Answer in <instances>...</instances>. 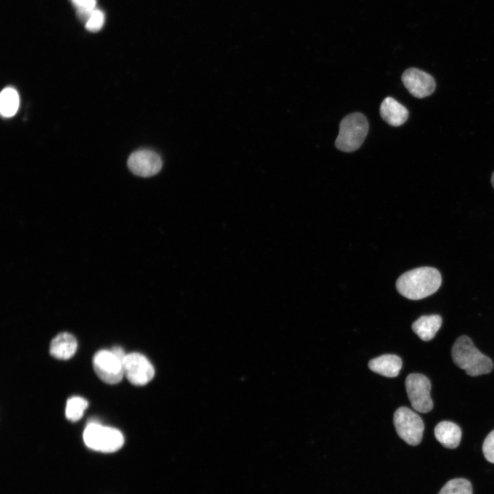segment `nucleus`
I'll return each instance as SVG.
<instances>
[{
  "mask_svg": "<svg viewBox=\"0 0 494 494\" xmlns=\"http://www.w3.org/2000/svg\"><path fill=\"white\" fill-rule=\"evenodd\" d=\"M442 277L432 267H421L401 274L396 282L398 292L411 300H420L435 293L440 287Z\"/></svg>",
  "mask_w": 494,
  "mask_h": 494,
  "instance_id": "nucleus-1",
  "label": "nucleus"
},
{
  "mask_svg": "<svg viewBox=\"0 0 494 494\" xmlns=\"http://www.w3.org/2000/svg\"><path fill=\"white\" fill-rule=\"evenodd\" d=\"M451 357L457 366L472 377L489 373L493 368L491 359L482 354L467 336L456 339L451 348Z\"/></svg>",
  "mask_w": 494,
  "mask_h": 494,
  "instance_id": "nucleus-2",
  "label": "nucleus"
},
{
  "mask_svg": "<svg viewBox=\"0 0 494 494\" xmlns=\"http://www.w3.org/2000/svg\"><path fill=\"white\" fill-rule=\"evenodd\" d=\"M368 130V123L363 114H349L340 124L339 134L335 141L336 147L346 152L357 150L363 143Z\"/></svg>",
  "mask_w": 494,
  "mask_h": 494,
  "instance_id": "nucleus-3",
  "label": "nucleus"
},
{
  "mask_svg": "<svg viewBox=\"0 0 494 494\" xmlns=\"http://www.w3.org/2000/svg\"><path fill=\"white\" fill-rule=\"evenodd\" d=\"M83 439L88 447L103 453L117 451L124 443V436L119 430L93 421L86 425Z\"/></svg>",
  "mask_w": 494,
  "mask_h": 494,
  "instance_id": "nucleus-4",
  "label": "nucleus"
},
{
  "mask_svg": "<svg viewBox=\"0 0 494 494\" xmlns=\"http://www.w3.org/2000/svg\"><path fill=\"white\" fill-rule=\"evenodd\" d=\"M399 436L410 445H419L423 437L424 424L419 414L407 407L399 408L393 416Z\"/></svg>",
  "mask_w": 494,
  "mask_h": 494,
  "instance_id": "nucleus-5",
  "label": "nucleus"
},
{
  "mask_svg": "<svg viewBox=\"0 0 494 494\" xmlns=\"http://www.w3.org/2000/svg\"><path fill=\"white\" fill-rule=\"evenodd\" d=\"M405 388L412 407L417 412L426 413L433 408L430 397L431 382L424 375L411 373L405 379Z\"/></svg>",
  "mask_w": 494,
  "mask_h": 494,
  "instance_id": "nucleus-6",
  "label": "nucleus"
},
{
  "mask_svg": "<svg viewBox=\"0 0 494 494\" xmlns=\"http://www.w3.org/2000/svg\"><path fill=\"white\" fill-rule=\"evenodd\" d=\"M93 369L104 382L115 384L124 377L123 362L111 351H98L93 358Z\"/></svg>",
  "mask_w": 494,
  "mask_h": 494,
  "instance_id": "nucleus-7",
  "label": "nucleus"
},
{
  "mask_svg": "<svg viewBox=\"0 0 494 494\" xmlns=\"http://www.w3.org/2000/svg\"><path fill=\"white\" fill-rule=\"evenodd\" d=\"M124 375L128 380L136 386H143L152 380L154 368L150 362L142 354H127L123 361Z\"/></svg>",
  "mask_w": 494,
  "mask_h": 494,
  "instance_id": "nucleus-8",
  "label": "nucleus"
},
{
  "mask_svg": "<svg viewBox=\"0 0 494 494\" xmlns=\"http://www.w3.org/2000/svg\"><path fill=\"white\" fill-rule=\"evenodd\" d=\"M127 163L131 172L141 177L152 176L162 167L160 156L150 150H140L132 153Z\"/></svg>",
  "mask_w": 494,
  "mask_h": 494,
  "instance_id": "nucleus-9",
  "label": "nucleus"
},
{
  "mask_svg": "<svg viewBox=\"0 0 494 494\" xmlns=\"http://www.w3.org/2000/svg\"><path fill=\"white\" fill-rule=\"evenodd\" d=\"M401 80L409 93L417 98L432 95L436 88V82L432 75L414 67L406 69L402 74Z\"/></svg>",
  "mask_w": 494,
  "mask_h": 494,
  "instance_id": "nucleus-10",
  "label": "nucleus"
},
{
  "mask_svg": "<svg viewBox=\"0 0 494 494\" xmlns=\"http://www.w3.org/2000/svg\"><path fill=\"white\" fill-rule=\"evenodd\" d=\"M381 118L392 126H400L408 119V109L395 99L387 97L381 102L379 108Z\"/></svg>",
  "mask_w": 494,
  "mask_h": 494,
  "instance_id": "nucleus-11",
  "label": "nucleus"
},
{
  "mask_svg": "<svg viewBox=\"0 0 494 494\" xmlns=\"http://www.w3.org/2000/svg\"><path fill=\"white\" fill-rule=\"evenodd\" d=\"M78 347L75 338L71 333L62 332L51 342L50 355L56 359L66 360L73 356Z\"/></svg>",
  "mask_w": 494,
  "mask_h": 494,
  "instance_id": "nucleus-12",
  "label": "nucleus"
},
{
  "mask_svg": "<svg viewBox=\"0 0 494 494\" xmlns=\"http://www.w3.org/2000/svg\"><path fill=\"white\" fill-rule=\"evenodd\" d=\"M401 366V358L393 354L382 355L368 362V367L371 370L387 377H397Z\"/></svg>",
  "mask_w": 494,
  "mask_h": 494,
  "instance_id": "nucleus-13",
  "label": "nucleus"
},
{
  "mask_svg": "<svg viewBox=\"0 0 494 494\" xmlns=\"http://www.w3.org/2000/svg\"><path fill=\"white\" fill-rule=\"evenodd\" d=\"M434 436L445 447L455 449L460 443L462 432L460 427L456 423L444 421L436 425Z\"/></svg>",
  "mask_w": 494,
  "mask_h": 494,
  "instance_id": "nucleus-14",
  "label": "nucleus"
},
{
  "mask_svg": "<svg viewBox=\"0 0 494 494\" xmlns=\"http://www.w3.org/2000/svg\"><path fill=\"white\" fill-rule=\"evenodd\" d=\"M442 318L439 315L422 316L412 325L413 331L423 340H432L439 330Z\"/></svg>",
  "mask_w": 494,
  "mask_h": 494,
  "instance_id": "nucleus-15",
  "label": "nucleus"
},
{
  "mask_svg": "<svg viewBox=\"0 0 494 494\" xmlns=\"http://www.w3.org/2000/svg\"><path fill=\"white\" fill-rule=\"evenodd\" d=\"M19 97L17 91L11 87L5 88L0 95V112L4 117L14 116L19 108Z\"/></svg>",
  "mask_w": 494,
  "mask_h": 494,
  "instance_id": "nucleus-16",
  "label": "nucleus"
},
{
  "mask_svg": "<svg viewBox=\"0 0 494 494\" xmlns=\"http://www.w3.org/2000/svg\"><path fill=\"white\" fill-rule=\"evenodd\" d=\"M87 407L88 402L86 399L80 397H72L67 400L65 416L71 421H78L82 418Z\"/></svg>",
  "mask_w": 494,
  "mask_h": 494,
  "instance_id": "nucleus-17",
  "label": "nucleus"
},
{
  "mask_svg": "<svg viewBox=\"0 0 494 494\" xmlns=\"http://www.w3.org/2000/svg\"><path fill=\"white\" fill-rule=\"evenodd\" d=\"M471 482L464 478H455L448 481L438 494H472Z\"/></svg>",
  "mask_w": 494,
  "mask_h": 494,
  "instance_id": "nucleus-18",
  "label": "nucleus"
},
{
  "mask_svg": "<svg viewBox=\"0 0 494 494\" xmlns=\"http://www.w3.org/2000/svg\"><path fill=\"white\" fill-rule=\"evenodd\" d=\"M104 22V13L99 10L94 9L85 27L90 32H97L102 27Z\"/></svg>",
  "mask_w": 494,
  "mask_h": 494,
  "instance_id": "nucleus-19",
  "label": "nucleus"
},
{
  "mask_svg": "<svg viewBox=\"0 0 494 494\" xmlns=\"http://www.w3.org/2000/svg\"><path fill=\"white\" fill-rule=\"evenodd\" d=\"M482 451L486 460L494 463V430L485 438L482 445Z\"/></svg>",
  "mask_w": 494,
  "mask_h": 494,
  "instance_id": "nucleus-20",
  "label": "nucleus"
},
{
  "mask_svg": "<svg viewBox=\"0 0 494 494\" xmlns=\"http://www.w3.org/2000/svg\"><path fill=\"white\" fill-rule=\"evenodd\" d=\"M78 9L93 10L95 9V0H71Z\"/></svg>",
  "mask_w": 494,
  "mask_h": 494,
  "instance_id": "nucleus-21",
  "label": "nucleus"
},
{
  "mask_svg": "<svg viewBox=\"0 0 494 494\" xmlns=\"http://www.w3.org/2000/svg\"><path fill=\"white\" fill-rule=\"evenodd\" d=\"M110 351L122 362L126 356L124 351L120 346H114Z\"/></svg>",
  "mask_w": 494,
  "mask_h": 494,
  "instance_id": "nucleus-22",
  "label": "nucleus"
},
{
  "mask_svg": "<svg viewBox=\"0 0 494 494\" xmlns=\"http://www.w3.org/2000/svg\"><path fill=\"white\" fill-rule=\"evenodd\" d=\"M491 183H492L493 187V189H494V172H493V174H492V176H491Z\"/></svg>",
  "mask_w": 494,
  "mask_h": 494,
  "instance_id": "nucleus-23",
  "label": "nucleus"
}]
</instances>
